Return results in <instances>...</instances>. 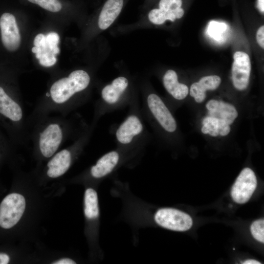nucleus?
Segmentation results:
<instances>
[{"label": "nucleus", "instance_id": "23", "mask_svg": "<svg viewBox=\"0 0 264 264\" xmlns=\"http://www.w3.org/2000/svg\"><path fill=\"white\" fill-rule=\"evenodd\" d=\"M226 28V26L225 24L212 21L210 23L208 27V33L215 39L219 40V37Z\"/></svg>", "mask_w": 264, "mask_h": 264}, {"label": "nucleus", "instance_id": "2", "mask_svg": "<svg viewBox=\"0 0 264 264\" xmlns=\"http://www.w3.org/2000/svg\"><path fill=\"white\" fill-rule=\"evenodd\" d=\"M86 123L79 125L60 115L39 118L28 125L29 140L35 153L42 158H50L68 139L75 138Z\"/></svg>", "mask_w": 264, "mask_h": 264}, {"label": "nucleus", "instance_id": "4", "mask_svg": "<svg viewBox=\"0 0 264 264\" xmlns=\"http://www.w3.org/2000/svg\"><path fill=\"white\" fill-rule=\"evenodd\" d=\"M95 127L86 124L69 146L57 152L50 158L46 165L47 176L57 178L68 170L75 157L88 145Z\"/></svg>", "mask_w": 264, "mask_h": 264}, {"label": "nucleus", "instance_id": "19", "mask_svg": "<svg viewBox=\"0 0 264 264\" xmlns=\"http://www.w3.org/2000/svg\"><path fill=\"white\" fill-rule=\"evenodd\" d=\"M201 132L204 134H209L212 136L218 135L225 136L230 131L229 125L225 121L217 118L207 116L202 121Z\"/></svg>", "mask_w": 264, "mask_h": 264}, {"label": "nucleus", "instance_id": "27", "mask_svg": "<svg viewBox=\"0 0 264 264\" xmlns=\"http://www.w3.org/2000/svg\"><path fill=\"white\" fill-rule=\"evenodd\" d=\"M10 261L9 256L4 253H0V264H7Z\"/></svg>", "mask_w": 264, "mask_h": 264}, {"label": "nucleus", "instance_id": "11", "mask_svg": "<svg viewBox=\"0 0 264 264\" xmlns=\"http://www.w3.org/2000/svg\"><path fill=\"white\" fill-rule=\"evenodd\" d=\"M1 39L4 47L9 51L18 49L21 37L15 17L9 13H3L0 18Z\"/></svg>", "mask_w": 264, "mask_h": 264}, {"label": "nucleus", "instance_id": "29", "mask_svg": "<svg viewBox=\"0 0 264 264\" xmlns=\"http://www.w3.org/2000/svg\"><path fill=\"white\" fill-rule=\"evenodd\" d=\"M243 264H261L260 262L253 260V259H249L245 261Z\"/></svg>", "mask_w": 264, "mask_h": 264}, {"label": "nucleus", "instance_id": "18", "mask_svg": "<svg viewBox=\"0 0 264 264\" xmlns=\"http://www.w3.org/2000/svg\"><path fill=\"white\" fill-rule=\"evenodd\" d=\"M158 5V11L166 21L174 22L184 15L182 0H160Z\"/></svg>", "mask_w": 264, "mask_h": 264}, {"label": "nucleus", "instance_id": "15", "mask_svg": "<svg viewBox=\"0 0 264 264\" xmlns=\"http://www.w3.org/2000/svg\"><path fill=\"white\" fill-rule=\"evenodd\" d=\"M124 0H107L99 14L98 25L101 30L109 28L120 14Z\"/></svg>", "mask_w": 264, "mask_h": 264}, {"label": "nucleus", "instance_id": "28", "mask_svg": "<svg viewBox=\"0 0 264 264\" xmlns=\"http://www.w3.org/2000/svg\"><path fill=\"white\" fill-rule=\"evenodd\" d=\"M257 7L261 12H264V0H258Z\"/></svg>", "mask_w": 264, "mask_h": 264}, {"label": "nucleus", "instance_id": "20", "mask_svg": "<svg viewBox=\"0 0 264 264\" xmlns=\"http://www.w3.org/2000/svg\"><path fill=\"white\" fill-rule=\"evenodd\" d=\"M84 213L88 219H95L99 214L97 194L91 188L87 189L85 192Z\"/></svg>", "mask_w": 264, "mask_h": 264}, {"label": "nucleus", "instance_id": "25", "mask_svg": "<svg viewBox=\"0 0 264 264\" xmlns=\"http://www.w3.org/2000/svg\"><path fill=\"white\" fill-rule=\"evenodd\" d=\"M9 145L11 144L6 139L0 131V152L6 150Z\"/></svg>", "mask_w": 264, "mask_h": 264}, {"label": "nucleus", "instance_id": "16", "mask_svg": "<svg viewBox=\"0 0 264 264\" xmlns=\"http://www.w3.org/2000/svg\"><path fill=\"white\" fill-rule=\"evenodd\" d=\"M220 83L221 79L217 75L203 77L198 82H195L191 86L190 95L197 102L201 103L206 97V91L216 89Z\"/></svg>", "mask_w": 264, "mask_h": 264}, {"label": "nucleus", "instance_id": "10", "mask_svg": "<svg viewBox=\"0 0 264 264\" xmlns=\"http://www.w3.org/2000/svg\"><path fill=\"white\" fill-rule=\"evenodd\" d=\"M257 186V180L254 172L249 168H245L232 186L231 197L237 203H244L250 198Z\"/></svg>", "mask_w": 264, "mask_h": 264}, {"label": "nucleus", "instance_id": "7", "mask_svg": "<svg viewBox=\"0 0 264 264\" xmlns=\"http://www.w3.org/2000/svg\"><path fill=\"white\" fill-rule=\"evenodd\" d=\"M60 37L54 32H49L46 35L40 33L36 36L33 42L34 46L31 50L35 54L36 58L39 60L41 66L49 67L56 63V55L60 52L58 47Z\"/></svg>", "mask_w": 264, "mask_h": 264}, {"label": "nucleus", "instance_id": "12", "mask_svg": "<svg viewBox=\"0 0 264 264\" xmlns=\"http://www.w3.org/2000/svg\"><path fill=\"white\" fill-rule=\"evenodd\" d=\"M232 76L234 86L239 90L248 86L251 72V62L249 55L243 51H237L233 56Z\"/></svg>", "mask_w": 264, "mask_h": 264}, {"label": "nucleus", "instance_id": "1", "mask_svg": "<svg viewBox=\"0 0 264 264\" xmlns=\"http://www.w3.org/2000/svg\"><path fill=\"white\" fill-rule=\"evenodd\" d=\"M91 81L90 74L83 69L74 70L55 80L26 117L27 126L39 118L53 113L66 116L84 105Z\"/></svg>", "mask_w": 264, "mask_h": 264}, {"label": "nucleus", "instance_id": "3", "mask_svg": "<svg viewBox=\"0 0 264 264\" xmlns=\"http://www.w3.org/2000/svg\"><path fill=\"white\" fill-rule=\"evenodd\" d=\"M129 106L127 115L113 131L117 149L120 151L138 149L146 142V129L140 105L133 98Z\"/></svg>", "mask_w": 264, "mask_h": 264}, {"label": "nucleus", "instance_id": "5", "mask_svg": "<svg viewBox=\"0 0 264 264\" xmlns=\"http://www.w3.org/2000/svg\"><path fill=\"white\" fill-rule=\"evenodd\" d=\"M129 87V79L120 76L102 88L100 99L94 105L91 124L95 126L99 118L105 114L130 105L133 98L126 95Z\"/></svg>", "mask_w": 264, "mask_h": 264}, {"label": "nucleus", "instance_id": "14", "mask_svg": "<svg viewBox=\"0 0 264 264\" xmlns=\"http://www.w3.org/2000/svg\"><path fill=\"white\" fill-rule=\"evenodd\" d=\"M209 116L225 121L231 124L238 116V112L234 106L221 101L211 100L206 105Z\"/></svg>", "mask_w": 264, "mask_h": 264}, {"label": "nucleus", "instance_id": "24", "mask_svg": "<svg viewBox=\"0 0 264 264\" xmlns=\"http://www.w3.org/2000/svg\"><path fill=\"white\" fill-rule=\"evenodd\" d=\"M256 39L258 44L262 48H264V26H261L257 30Z\"/></svg>", "mask_w": 264, "mask_h": 264}, {"label": "nucleus", "instance_id": "13", "mask_svg": "<svg viewBox=\"0 0 264 264\" xmlns=\"http://www.w3.org/2000/svg\"><path fill=\"white\" fill-rule=\"evenodd\" d=\"M121 151H110L100 157L89 170V174L95 179L103 178L110 174L119 163Z\"/></svg>", "mask_w": 264, "mask_h": 264}, {"label": "nucleus", "instance_id": "22", "mask_svg": "<svg viewBox=\"0 0 264 264\" xmlns=\"http://www.w3.org/2000/svg\"><path fill=\"white\" fill-rule=\"evenodd\" d=\"M264 219H259L255 220L250 226V232L254 238L262 243L264 242Z\"/></svg>", "mask_w": 264, "mask_h": 264}, {"label": "nucleus", "instance_id": "9", "mask_svg": "<svg viewBox=\"0 0 264 264\" xmlns=\"http://www.w3.org/2000/svg\"><path fill=\"white\" fill-rule=\"evenodd\" d=\"M154 220L165 228L177 231H185L193 225L191 217L187 214L176 209L163 208L157 210Z\"/></svg>", "mask_w": 264, "mask_h": 264}, {"label": "nucleus", "instance_id": "6", "mask_svg": "<svg viewBox=\"0 0 264 264\" xmlns=\"http://www.w3.org/2000/svg\"><path fill=\"white\" fill-rule=\"evenodd\" d=\"M141 110L142 114L153 117L165 132L172 133L176 131L177 125L174 117L156 94L150 93L144 98Z\"/></svg>", "mask_w": 264, "mask_h": 264}, {"label": "nucleus", "instance_id": "21", "mask_svg": "<svg viewBox=\"0 0 264 264\" xmlns=\"http://www.w3.org/2000/svg\"><path fill=\"white\" fill-rule=\"evenodd\" d=\"M29 2L38 4L44 9L52 12L60 11L62 5L58 0H27Z\"/></svg>", "mask_w": 264, "mask_h": 264}, {"label": "nucleus", "instance_id": "17", "mask_svg": "<svg viewBox=\"0 0 264 264\" xmlns=\"http://www.w3.org/2000/svg\"><path fill=\"white\" fill-rule=\"evenodd\" d=\"M163 83L167 92L176 100L184 99L188 93V88L178 81L176 72L168 70L163 77Z\"/></svg>", "mask_w": 264, "mask_h": 264}, {"label": "nucleus", "instance_id": "26", "mask_svg": "<svg viewBox=\"0 0 264 264\" xmlns=\"http://www.w3.org/2000/svg\"><path fill=\"white\" fill-rule=\"evenodd\" d=\"M53 264H75L76 263L69 258H64L55 262Z\"/></svg>", "mask_w": 264, "mask_h": 264}, {"label": "nucleus", "instance_id": "8", "mask_svg": "<svg viewBox=\"0 0 264 264\" xmlns=\"http://www.w3.org/2000/svg\"><path fill=\"white\" fill-rule=\"evenodd\" d=\"M24 197L18 193L6 196L0 204V226L9 229L20 220L25 209Z\"/></svg>", "mask_w": 264, "mask_h": 264}]
</instances>
